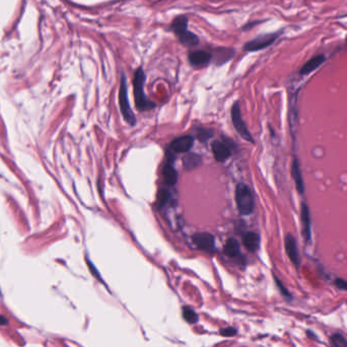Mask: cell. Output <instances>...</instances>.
Segmentation results:
<instances>
[{"label": "cell", "mask_w": 347, "mask_h": 347, "mask_svg": "<svg viewBox=\"0 0 347 347\" xmlns=\"http://www.w3.org/2000/svg\"><path fill=\"white\" fill-rule=\"evenodd\" d=\"M171 30L186 47L192 48L199 44V38L188 30V18L185 16L177 17L174 19L171 25Z\"/></svg>", "instance_id": "cell-1"}, {"label": "cell", "mask_w": 347, "mask_h": 347, "mask_svg": "<svg viewBox=\"0 0 347 347\" xmlns=\"http://www.w3.org/2000/svg\"><path fill=\"white\" fill-rule=\"evenodd\" d=\"M144 83H145V73L142 67H139L134 73L133 77V90L135 106L139 111L152 110L156 107L153 102H150L144 94Z\"/></svg>", "instance_id": "cell-2"}, {"label": "cell", "mask_w": 347, "mask_h": 347, "mask_svg": "<svg viewBox=\"0 0 347 347\" xmlns=\"http://www.w3.org/2000/svg\"><path fill=\"white\" fill-rule=\"evenodd\" d=\"M235 199L238 206V210L243 215H249L255 208V199L251 189L244 183L237 185L235 192Z\"/></svg>", "instance_id": "cell-3"}, {"label": "cell", "mask_w": 347, "mask_h": 347, "mask_svg": "<svg viewBox=\"0 0 347 347\" xmlns=\"http://www.w3.org/2000/svg\"><path fill=\"white\" fill-rule=\"evenodd\" d=\"M118 99H119L120 110H121V113L123 115L124 120L131 126L135 125L136 118H135V115H134L133 111L131 110L130 104H129L128 88H127V80H126V76L124 74L121 77Z\"/></svg>", "instance_id": "cell-4"}, {"label": "cell", "mask_w": 347, "mask_h": 347, "mask_svg": "<svg viewBox=\"0 0 347 347\" xmlns=\"http://www.w3.org/2000/svg\"><path fill=\"white\" fill-rule=\"evenodd\" d=\"M280 34L281 33H272L261 35V36H258L255 39L246 43L244 46V50L248 52H257L267 48L276 41V39L280 36Z\"/></svg>", "instance_id": "cell-5"}, {"label": "cell", "mask_w": 347, "mask_h": 347, "mask_svg": "<svg viewBox=\"0 0 347 347\" xmlns=\"http://www.w3.org/2000/svg\"><path fill=\"white\" fill-rule=\"evenodd\" d=\"M231 120H233L235 129L237 130V132L240 134V136L243 138V139H245L246 141L253 143L254 139L248 129L246 123L244 122V120H243L239 103H236L233 106V108H231Z\"/></svg>", "instance_id": "cell-6"}, {"label": "cell", "mask_w": 347, "mask_h": 347, "mask_svg": "<svg viewBox=\"0 0 347 347\" xmlns=\"http://www.w3.org/2000/svg\"><path fill=\"white\" fill-rule=\"evenodd\" d=\"M192 241L198 249L209 254H213L215 250L214 237L209 233H198L192 237Z\"/></svg>", "instance_id": "cell-7"}, {"label": "cell", "mask_w": 347, "mask_h": 347, "mask_svg": "<svg viewBox=\"0 0 347 347\" xmlns=\"http://www.w3.org/2000/svg\"><path fill=\"white\" fill-rule=\"evenodd\" d=\"M189 62L194 67H205L210 63L212 59V54L205 50H195L189 53Z\"/></svg>", "instance_id": "cell-8"}, {"label": "cell", "mask_w": 347, "mask_h": 347, "mask_svg": "<svg viewBox=\"0 0 347 347\" xmlns=\"http://www.w3.org/2000/svg\"><path fill=\"white\" fill-rule=\"evenodd\" d=\"M284 243H285V251L289 260L294 263L295 267H298L300 259H299V252H298L297 244L295 237L292 235H286Z\"/></svg>", "instance_id": "cell-9"}, {"label": "cell", "mask_w": 347, "mask_h": 347, "mask_svg": "<svg viewBox=\"0 0 347 347\" xmlns=\"http://www.w3.org/2000/svg\"><path fill=\"white\" fill-rule=\"evenodd\" d=\"M194 143V138L190 135H185L176 138L175 140H173L170 149L174 153H187L192 148Z\"/></svg>", "instance_id": "cell-10"}, {"label": "cell", "mask_w": 347, "mask_h": 347, "mask_svg": "<svg viewBox=\"0 0 347 347\" xmlns=\"http://www.w3.org/2000/svg\"><path fill=\"white\" fill-rule=\"evenodd\" d=\"M212 148V154L214 156V158L217 161H225L226 160L231 152H230V147L228 146L227 143L224 142V141H214L211 145Z\"/></svg>", "instance_id": "cell-11"}, {"label": "cell", "mask_w": 347, "mask_h": 347, "mask_svg": "<svg viewBox=\"0 0 347 347\" xmlns=\"http://www.w3.org/2000/svg\"><path fill=\"white\" fill-rule=\"evenodd\" d=\"M325 59H326L325 55H323V54L312 57L311 59L308 62H306L302 68H300L299 73L302 75H307V74L312 73L324 63Z\"/></svg>", "instance_id": "cell-12"}, {"label": "cell", "mask_w": 347, "mask_h": 347, "mask_svg": "<svg viewBox=\"0 0 347 347\" xmlns=\"http://www.w3.org/2000/svg\"><path fill=\"white\" fill-rule=\"evenodd\" d=\"M300 222H302L303 236L306 241H309L311 238V217L309 207L305 203L302 204V208H300Z\"/></svg>", "instance_id": "cell-13"}, {"label": "cell", "mask_w": 347, "mask_h": 347, "mask_svg": "<svg viewBox=\"0 0 347 347\" xmlns=\"http://www.w3.org/2000/svg\"><path fill=\"white\" fill-rule=\"evenodd\" d=\"M243 244L250 252H256L260 246V237L254 231H247L243 236Z\"/></svg>", "instance_id": "cell-14"}, {"label": "cell", "mask_w": 347, "mask_h": 347, "mask_svg": "<svg viewBox=\"0 0 347 347\" xmlns=\"http://www.w3.org/2000/svg\"><path fill=\"white\" fill-rule=\"evenodd\" d=\"M292 176L293 179L295 181V187L298 191V193L303 194L305 187H304V180H303V176H302V171H300V167L298 164V160L295 158L294 159V163L292 166Z\"/></svg>", "instance_id": "cell-15"}, {"label": "cell", "mask_w": 347, "mask_h": 347, "mask_svg": "<svg viewBox=\"0 0 347 347\" xmlns=\"http://www.w3.org/2000/svg\"><path fill=\"white\" fill-rule=\"evenodd\" d=\"M224 253L226 254V256L230 257V258H235L237 257L239 254H240V245H239V242L234 239V238H230L228 239L226 242V244H225V248H224Z\"/></svg>", "instance_id": "cell-16"}, {"label": "cell", "mask_w": 347, "mask_h": 347, "mask_svg": "<svg viewBox=\"0 0 347 347\" xmlns=\"http://www.w3.org/2000/svg\"><path fill=\"white\" fill-rule=\"evenodd\" d=\"M163 176L168 186H174V185H176L178 181L177 171L173 168V166H171V164H167L164 167Z\"/></svg>", "instance_id": "cell-17"}, {"label": "cell", "mask_w": 347, "mask_h": 347, "mask_svg": "<svg viewBox=\"0 0 347 347\" xmlns=\"http://www.w3.org/2000/svg\"><path fill=\"white\" fill-rule=\"evenodd\" d=\"M215 59L218 65H222L228 61L234 55V50L228 48H218L215 50Z\"/></svg>", "instance_id": "cell-18"}, {"label": "cell", "mask_w": 347, "mask_h": 347, "mask_svg": "<svg viewBox=\"0 0 347 347\" xmlns=\"http://www.w3.org/2000/svg\"><path fill=\"white\" fill-rule=\"evenodd\" d=\"M201 163L199 156L195 154H188L184 156V166L187 170H193L197 168Z\"/></svg>", "instance_id": "cell-19"}, {"label": "cell", "mask_w": 347, "mask_h": 347, "mask_svg": "<svg viewBox=\"0 0 347 347\" xmlns=\"http://www.w3.org/2000/svg\"><path fill=\"white\" fill-rule=\"evenodd\" d=\"M171 199V193L167 189H160L157 193V200H156V205L159 208L165 207L168 202Z\"/></svg>", "instance_id": "cell-20"}, {"label": "cell", "mask_w": 347, "mask_h": 347, "mask_svg": "<svg viewBox=\"0 0 347 347\" xmlns=\"http://www.w3.org/2000/svg\"><path fill=\"white\" fill-rule=\"evenodd\" d=\"M183 317L190 324H195L198 321V315L196 314V312L190 307H184L182 310Z\"/></svg>", "instance_id": "cell-21"}, {"label": "cell", "mask_w": 347, "mask_h": 347, "mask_svg": "<svg viewBox=\"0 0 347 347\" xmlns=\"http://www.w3.org/2000/svg\"><path fill=\"white\" fill-rule=\"evenodd\" d=\"M331 347H347V339L343 335L336 333L330 337Z\"/></svg>", "instance_id": "cell-22"}, {"label": "cell", "mask_w": 347, "mask_h": 347, "mask_svg": "<svg viewBox=\"0 0 347 347\" xmlns=\"http://www.w3.org/2000/svg\"><path fill=\"white\" fill-rule=\"evenodd\" d=\"M196 135H197V138L201 142H204L208 139H210L213 135V131L210 129H207V128H199L197 130Z\"/></svg>", "instance_id": "cell-23"}, {"label": "cell", "mask_w": 347, "mask_h": 347, "mask_svg": "<svg viewBox=\"0 0 347 347\" xmlns=\"http://www.w3.org/2000/svg\"><path fill=\"white\" fill-rule=\"evenodd\" d=\"M237 332H238L237 329L234 327H226V328L221 330V334L224 335V336H227V337L234 336V335L237 334Z\"/></svg>", "instance_id": "cell-24"}, {"label": "cell", "mask_w": 347, "mask_h": 347, "mask_svg": "<svg viewBox=\"0 0 347 347\" xmlns=\"http://www.w3.org/2000/svg\"><path fill=\"white\" fill-rule=\"evenodd\" d=\"M335 285H336L338 288L342 289V291H345L347 292V281L344 280V279H340V278H337L336 280H335Z\"/></svg>", "instance_id": "cell-25"}, {"label": "cell", "mask_w": 347, "mask_h": 347, "mask_svg": "<svg viewBox=\"0 0 347 347\" xmlns=\"http://www.w3.org/2000/svg\"><path fill=\"white\" fill-rule=\"evenodd\" d=\"M87 264H88V266H89V269H90V271H91V273H92V275H94L95 277H97V278L99 279V280H102V277L100 276V273L98 272V270L96 269V267H95V265L94 264H92L88 259L87 260Z\"/></svg>", "instance_id": "cell-26"}, {"label": "cell", "mask_w": 347, "mask_h": 347, "mask_svg": "<svg viewBox=\"0 0 347 347\" xmlns=\"http://www.w3.org/2000/svg\"><path fill=\"white\" fill-rule=\"evenodd\" d=\"M275 281H276V283H277V286H278L279 288H280V291H281V294L284 295V296H291V295H289L288 294V292L286 291V289L284 288V286H282V284H281V282L278 280V279H277V278H275Z\"/></svg>", "instance_id": "cell-27"}, {"label": "cell", "mask_w": 347, "mask_h": 347, "mask_svg": "<svg viewBox=\"0 0 347 347\" xmlns=\"http://www.w3.org/2000/svg\"><path fill=\"white\" fill-rule=\"evenodd\" d=\"M346 43H347V38H346Z\"/></svg>", "instance_id": "cell-28"}]
</instances>
